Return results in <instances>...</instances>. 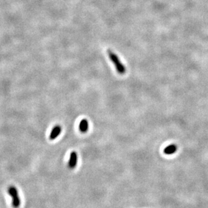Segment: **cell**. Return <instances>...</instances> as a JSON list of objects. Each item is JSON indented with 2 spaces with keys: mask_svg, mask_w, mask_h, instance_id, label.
Returning <instances> with one entry per match:
<instances>
[{
  "mask_svg": "<svg viewBox=\"0 0 208 208\" xmlns=\"http://www.w3.org/2000/svg\"><path fill=\"white\" fill-rule=\"evenodd\" d=\"M108 55H109V59H111V61L114 64V66L116 68V70H117V72L119 74L121 75L125 74L126 72V68L125 66L121 63V61H120L118 56L116 55L114 52L110 50L108 51Z\"/></svg>",
  "mask_w": 208,
  "mask_h": 208,
  "instance_id": "6da1fadb",
  "label": "cell"
},
{
  "mask_svg": "<svg viewBox=\"0 0 208 208\" xmlns=\"http://www.w3.org/2000/svg\"><path fill=\"white\" fill-rule=\"evenodd\" d=\"M8 194L12 197V206L15 208H18L20 206V199L18 192L16 188L11 186L8 189Z\"/></svg>",
  "mask_w": 208,
  "mask_h": 208,
  "instance_id": "7a4b0ae2",
  "label": "cell"
},
{
  "mask_svg": "<svg viewBox=\"0 0 208 208\" xmlns=\"http://www.w3.org/2000/svg\"><path fill=\"white\" fill-rule=\"evenodd\" d=\"M78 163V155L75 151H72L70 154V161L68 162V166H69L71 169H73L75 168Z\"/></svg>",
  "mask_w": 208,
  "mask_h": 208,
  "instance_id": "3957f363",
  "label": "cell"
},
{
  "mask_svg": "<svg viewBox=\"0 0 208 208\" xmlns=\"http://www.w3.org/2000/svg\"><path fill=\"white\" fill-rule=\"evenodd\" d=\"M61 132V127L59 125H56L55 126L53 129L51 130V132L50 133V139L53 140V139H55L56 138H57L58 136L60 135Z\"/></svg>",
  "mask_w": 208,
  "mask_h": 208,
  "instance_id": "277c9868",
  "label": "cell"
},
{
  "mask_svg": "<svg viewBox=\"0 0 208 208\" xmlns=\"http://www.w3.org/2000/svg\"><path fill=\"white\" fill-rule=\"evenodd\" d=\"M89 125H88V121L86 119H82V121L79 123V129L82 133H85L88 129Z\"/></svg>",
  "mask_w": 208,
  "mask_h": 208,
  "instance_id": "5b68a950",
  "label": "cell"
},
{
  "mask_svg": "<svg viewBox=\"0 0 208 208\" xmlns=\"http://www.w3.org/2000/svg\"><path fill=\"white\" fill-rule=\"evenodd\" d=\"M176 150H177V147H176V146L174 145H170L165 149V152L167 154H171L174 153Z\"/></svg>",
  "mask_w": 208,
  "mask_h": 208,
  "instance_id": "8992f818",
  "label": "cell"
}]
</instances>
